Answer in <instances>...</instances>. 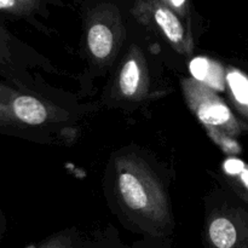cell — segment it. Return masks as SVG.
I'll return each mask as SVG.
<instances>
[{
	"label": "cell",
	"instance_id": "7",
	"mask_svg": "<svg viewBox=\"0 0 248 248\" xmlns=\"http://www.w3.org/2000/svg\"><path fill=\"white\" fill-rule=\"evenodd\" d=\"M208 235L212 244L217 248H232L239 239L235 224L224 217L212 220L208 228Z\"/></svg>",
	"mask_w": 248,
	"mask_h": 248
},
{
	"label": "cell",
	"instance_id": "4",
	"mask_svg": "<svg viewBox=\"0 0 248 248\" xmlns=\"http://www.w3.org/2000/svg\"><path fill=\"white\" fill-rule=\"evenodd\" d=\"M152 6L155 23L160 27L166 38L176 45L183 43L184 28L176 12L172 11L171 7H169L160 0H154Z\"/></svg>",
	"mask_w": 248,
	"mask_h": 248
},
{
	"label": "cell",
	"instance_id": "2",
	"mask_svg": "<svg viewBox=\"0 0 248 248\" xmlns=\"http://www.w3.org/2000/svg\"><path fill=\"white\" fill-rule=\"evenodd\" d=\"M186 94L193 110L205 125L224 128H232L235 125L227 104L207 86L193 82L186 86Z\"/></svg>",
	"mask_w": 248,
	"mask_h": 248
},
{
	"label": "cell",
	"instance_id": "12",
	"mask_svg": "<svg viewBox=\"0 0 248 248\" xmlns=\"http://www.w3.org/2000/svg\"><path fill=\"white\" fill-rule=\"evenodd\" d=\"M10 41H11V36H10L9 31L0 23V62L2 63L9 62L11 58Z\"/></svg>",
	"mask_w": 248,
	"mask_h": 248
},
{
	"label": "cell",
	"instance_id": "10",
	"mask_svg": "<svg viewBox=\"0 0 248 248\" xmlns=\"http://www.w3.org/2000/svg\"><path fill=\"white\" fill-rule=\"evenodd\" d=\"M225 79L235 101L248 113V78L239 70L230 69Z\"/></svg>",
	"mask_w": 248,
	"mask_h": 248
},
{
	"label": "cell",
	"instance_id": "8",
	"mask_svg": "<svg viewBox=\"0 0 248 248\" xmlns=\"http://www.w3.org/2000/svg\"><path fill=\"white\" fill-rule=\"evenodd\" d=\"M53 2L56 0H0V12L28 18L44 12L47 5Z\"/></svg>",
	"mask_w": 248,
	"mask_h": 248
},
{
	"label": "cell",
	"instance_id": "1",
	"mask_svg": "<svg viewBox=\"0 0 248 248\" xmlns=\"http://www.w3.org/2000/svg\"><path fill=\"white\" fill-rule=\"evenodd\" d=\"M118 190L126 207L152 219L166 217V202L159 186L144 169L127 165L118 177Z\"/></svg>",
	"mask_w": 248,
	"mask_h": 248
},
{
	"label": "cell",
	"instance_id": "9",
	"mask_svg": "<svg viewBox=\"0 0 248 248\" xmlns=\"http://www.w3.org/2000/svg\"><path fill=\"white\" fill-rule=\"evenodd\" d=\"M142 82V70L136 58H130L124 64L119 78L120 91L126 97H135Z\"/></svg>",
	"mask_w": 248,
	"mask_h": 248
},
{
	"label": "cell",
	"instance_id": "13",
	"mask_svg": "<svg viewBox=\"0 0 248 248\" xmlns=\"http://www.w3.org/2000/svg\"><path fill=\"white\" fill-rule=\"evenodd\" d=\"M162 2L166 4L169 7L171 6L173 7V9L182 11V10L184 9V6H186V0H162Z\"/></svg>",
	"mask_w": 248,
	"mask_h": 248
},
{
	"label": "cell",
	"instance_id": "5",
	"mask_svg": "<svg viewBox=\"0 0 248 248\" xmlns=\"http://www.w3.org/2000/svg\"><path fill=\"white\" fill-rule=\"evenodd\" d=\"M48 111L45 104L35 97L28 94H18L15 101L14 118L26 125H41L47 120Z\"/></svg>",
	"mask_w": 248,
	"mask_h": 248
},
{
	"label": "cell",
	"instance_id": "11",
	"mask_svg": "<svg viewBox=\"0 0 248 248\" xmlns=\"http://www.w3.org/2000/svg\"><path fill=\"white\" fill-rule=\"evenodd\" d=\"M227 172H229L232 176H236L237 178H240V181L242 182L246 189L248 190V169H246L244 165V162L240 161L236 159H230L228 161H225L224 165Z\"/></svg>",
	"mask_w": 248,
	"mask_h": 248
},
{
	"label": "cell",
	"instance_id": "3",
	"mask_svg": "<svg viewBox=\"0 0 248 248\" xmlns=\"http://www.w3.org/2000/svg\"><path fill=\"white\" fill-rule=\"evenodd\" d=\"M191 75L196 82L202 84L210 89L222 91L225 87V79L223 68L215 61L207 57H196L190 62Z\"/></svg>",
	"mask_w": 248,
	"mask_h": 248
},
{
	"label": "cell",
	"instance_id": "6",
	"mask_svg": "<svg viewBox=\"0 0 248 248\" xmlns=\"http://www.w3.org/2000/svg\"><path fill=\"white\" fill-rule=\"evenodd\" d=\"M87 46L92 55L99 60L109 57L114 47V33L103 21H94L87 31Z\"/></svg>",
	"mask_w": 248,
	"mask_h": 248
}]
</instances>
